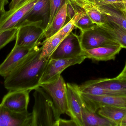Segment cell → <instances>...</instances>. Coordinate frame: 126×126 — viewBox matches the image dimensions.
Masks as SVG:
<instances>
[{"label":"cell","instance_id":"obj_25","mask_svg":"<svg viewBox=\"0 0 126 126\" xmlns=\"http://www.w3.org/2000/svg\"><path fill=\"white\" fill-rule=\"evenodd\" d=\"M85 12V11L80 8V10L76 13L75 16L70 20L66 24H64L62 29L56 34L60 35L64 38L75 29L76 23Z\"/></svg>","mask_w":126,"mask_h":126},{"label":"cell","instance_id":"obj_11","mask_svg":"<svg viewBox=\"0 0 126 126\" xmlns=\"http://www.w3.org/2000/svg\"><path fill=\"white\" fill-rule=\"evenodd\" d=\"M37 1L28 0L13 9L6 11L0 21V32L16 28L18 24Z\"/></svg>","mask_w":126,"mask_h":126},{"label":"cell","instance_id":"obj_23","mask_svg":"<svg viewBox=\"0 0 126 126\" xmlns=\"http://www.w3.org/2000/svg\"><path fill=\"white\" fill-rule=\"evenodd\" d=\"M79 90L81 93L94 95H123L118 93L111 91L98 86L93 80L88 81L78 86Z\"/></svg>","mask_w":126,"mask_h":126},{"label":"cell","instance_id":"obj_2","mask_svg":"<svg viewBox=\"0 0 126 126\" xmlns=\"http://www.w3.org/2000/svg\"><path fill=\"white\" fill-rule=\"evenodd\" d=\"M32 126H56L61 115L45 90L39 86L33 93Z\"/></svg>","mask_w":126,"mask_h":126},{"label":"cell","instance_id":"obj_27","mask_svg":"<svg viewBox=\"0 0 126 126\" xmlns=\"http://www.w3.org/2000/svg\"><path fill=\"white\" fill-rule=\"evenodd\" d=\"M67 1V0H49L50 4L49 21L45 31L48 28L58 11Z\"/></svg>","mask_w":126,"mask_h":126},{"label":"cell","instance_id":"obj_35","mask_svg":"<svg viewBox=\"0 0 126 126\" xmlns=\"http://www.w3.org/2000/svg\"><path fill=\"white\" fill-rule=\"evenodd\" d=\"M120 126H126V115L122 121Z\"/></svg>","mask_w":126,"mask_h":126},{"label":"cell","instance_id":"obj_24","mask_svg":"<svg viewBox=\"0 0 126 126\" xmlns=\"http://www.w3.org/2000/svg\"><path fill=\"white\" fill-rule=\"evenodd\" d=\"M64 38L60 35L55 34L42 43L41 58L50 59L51 55L59 46Z\"/></svg>","mask_w":126,"mask_h":126},{"label":"cell","instance_id":"obj_19","mask_svg":"<svg viewBox=\"0 0 126 126\" xmlns=\"http://www.w3.org/2000/svg\"><path fill=\"white\" fill-rule=\"evenodd\" d=\"M93 80L95 84L102 88L122 95H126V79L115 77Z\"/></svg>","mask_w":126,"mask_h":126},{"label":"cell","instance_id":"obj_10","mask_svg":"<svg viewBox=\"0 0 126 126\" xmlns=\"http://www.w3.org/2000/svg\"><path fill=\"white\" fill-rule=\"evenodd\" d=\"M49 0H38L36 3L18 24L16 28L17 29L27 24L42 21L43 28L45 30L49 21Z\"/></svg>","mask_w":126,"mask_h":126},{"label":"cell","instance_id":"obj_8","mask_svg":"<svg viewBox=\"0 0 126 126\" xmlns=\"http://www.w3.org/2000/svg\"><path fill=\"white\" fill-rule=\"evenodd\" d=\"M66 89V114L75 121L77 126H83L81 114L83 102L81 97L78 85L67 83Z\"/></svg>","mask_w":126,"mask_h":126},{"label":"cell","instance_id":"obj_5","mask_svg":"<svg viewBox=\"0 0 126 126\" xmlns=\"http://www.w3.org/2000/svg\"><path fill=\"white\" fill-rule=\"evenodd\" d=\"M51 98L61 115L66 114L67 111L66 83L61 75L48 83L40 85Z\"/></svg>","mask_w":126,"mask_h":126},{"label":"cell","instance_id":"obj_38","mask_svg":"<svg viewBox=\"0 0 126 126\" xmlns=\"http://www.w3.org/2000/svg\"><path fill=\"white\" fill-rule=\"evenodd\" d=\"M68 0V1H70V0Z\"/></svg>","mask_w":126,"mask_h":126},{"label":"cell","instance_id":"obj_21","mask_svg":"<svg viewBox=\"0 0 126 126\" xmlns=\"http://www.w3.org/2000/svg\"><path fill=\"white\" fill-rule=\"evenodd\" d=\"M106 31L122 48L126 49V30L117 24L106 20L99 26Z\"/></svg>","mask_w":126,"mask_h":126},{"label":"cell","instance_id":"obj_1","mask_svg":"<svg viewBox=\"0 0 126 126\" xmlns=\"http://www.w3.org/2000/svg\"><path fill=\"white\" fill-rule=\"evenodd\" d=\"M38 46L4 77V86L9 91L29 90L40 86V80L49 59L41 58L42 47Z\"/></svg>","mask_w":126,"mask_h":126},{"label":"cell","instance_id":"obj_36","mask_svg":"<svg viewBox=\"0 0 126 126\" xmlns=\"http://www.w3.org/2000/svg\"><path fill=\"white\" fill-rule=\"evenodd\" d=\"M123 0L124 4V12L126 13V0Z\"/></svg>","mask_w":126,"mask_h":126},{"label":"cell","instance_id":"obj_20","mask_svg":"<svg viewBox=\"0 0 126 126\" xmlns=\"http://www.w3.org/2000/svg\"><path fill=\"white\" fill-rule=\"evenodd\" d=\"M81 114L83 126H115L113 123L98 115L96 112L90 111L84 103Z\"/></svg>","mask_w":126,"mask_h":126},{"label":"cell","instance_id":"obj_30","mask_svg":"<svg viewBox=\"0 0 126 126\" xmlns=\"http://www.w3.org/2000/svg\"><path fill=\"white\" fill-rule=\"evenodd\" d=\"M80 7L69 1L67 2V15L69 20L72 19L77 12L80 10Z\"/></svg>","mask_w":126,"mask_h":126},{"label":"cell","instance_id":"obj_7","mask_svg":"<svg viewBox=\"0 0 126 126\" xmlns=\"http://www.w3.org/2000/svg\"><path fill=\"white\" fill-rule=\"evenodd\" d=\"M85 106L90 111L96 112L102 107L111 106L126 108V95H94L80 92Z\"/></svg>","mask_w":126,"mask_h":126},{"label":"cell","instance_id":"obj_37","mask_svg":"<svg viewBox=\"0 0 126 126\" xmlns=\"http://www.w3.org/2000/svg\"><path fill=\"white\" fill-rule=\"evenodd\" d=\"M27 0H21V2L19 4H18L17 6H19V5H21V4H23V3H25V2H26V1Z\"/></svg>","mask_w":126,"mask_h":126},{"label":"cell","instance_id":"obj_17","mask_svg":"<svg viewBox=\"0 0 126 126\" xmlns=\"http://www.w3.org/2000/svg\"><path fill=\"white\" fill-rule=\"evenodd\" d=\"M99 115L109 120L115 126H120L126 115V108L111 106H104L97 111Z\"/></svg>","mask_w":126,"mask_h":126},{"label":"cell","instance_id":"obj_9","mask_svg":"<svg viewBox=\"0 0 126 126\" xmlns=\"http://www.w3.org/2000/svg\"><path fill=\"white\" fill-rule=\"evenodd\" d=\"M83 50L79 36L72 32L61 42L50 59L74 57L81 55Z\"/></svg>","mask_w":126,"mask_h":126},{"label":"cell","instance_id":"obj_26","mask_svg":"<svg viewBox=\"0 0 126 126\" xmlns=\"http://www.w3.org/2000/svg\"><path fill=\"white\" fill-rule=\"evenodd\" d=\"M17 31L15 28L0 32V50L15 39Z\"/></svg>","mask_w":126,"mask_h":126},{"label":"cell","instance_id":"obj_34","mask_svg":"<svg viewBox=\"0 0 126 126\" xmlns=\"http://www.w3.org/2000/svg\"><path fill=\"white\" fill-rule=\"evenodd\" d=\"M116 78L119 79H126V61L123 71Z\"/></svg>","mask_w":126,"mask_h":126},{"label":"cell","instance_id":"obj_4","mask_svg":"<svg viewBox=\"0 0 126 126\" xmlns=\"http://www.w3.org/2000/svg\"><path fill=\"white\" fill-rule=\"evenodd\" d=\"M79 37L83 50L118 44L106 31L96 24L81 31Z\"/></svg>","mask_w":126,"mask_h":126},{"label":"cell","instance_id":"obj_15","mask_svg":"<svg viewBox=\"0 0 126 126\" xmlns=\"http://www.w3.org/2000/svg\"><path fill=\"white\" fill-rule=\"evenodd\" d=\"M122 49L118 44L108 45L83 50L81 55H83L86 58L96 61H107L114 60Z\"/></svg>","mask_w":126,"mask_h":126},{"label":"cell","instance_id":"obj_28","mask_svg":"<svg viewBox=\"0 0 126 126\" xmlns=\"http://www.w3.org/2000/svg\"><path fill=\"white\" fill-rule=\"evenodd\" d=\"M98 6H107L118 10L124 11L123 0H91Z\"/></svg>","mask_w":126,"mask_h":126},{"label":"cell","instance_id":"obj_16","mask_svg":"<svg viewBox=\"0 0 126 126\" xmlns=\"http://www.w3.org/2000/svg\"><path fill=\"white\" fill-rule=\"evenodd\" d=\"M69 1L83 10L94 24L101 26L106 22L105 16L90 0H70Z\"/></svg>","mask_w":126,"mask_h":126},{"label":"cell","instance_id":"obj_3","mask_svg":"<svg viewBox=\"0 0 126 126\" xmlns=\"http://www.w3.org/2000/svg\"><path fill=\"white\" fill-rule=\"evenodd\" d=\"M44 34L42 21L25 24L17 28L15 45L32 48L41 46Z\"/></svg>","mask_w":126,"mask_h":126},{"label":"cell","instance_id":"obj_32","mask_svg":"<svg viewBox=\"0 0 126 126\" xmlns=\"http://www.w3.org/2000/svg\"><path fill=\"white\" fill-rule=\"evenodd\" d=\"M8 3V0H0V21L6 13L5 6Z\"/></svg>","mask_w":126,"mask_h":126},{"label":"cell","instance_id":"obj_13","mask_svg":"<svg viewBox=\"0 0 126 126\" xmlns=\"http://www.w3.org/2000/svg\"><path fill=\"white\" fill-rule=\"evenodd\" d=\"M32 113L13 111L0 104V126H32Z\"/></svg>","mask_w":126,"mask_h":126},{"label":"cell","instance_id":"obj_29","mask_svg":"<svg viewBox=\"0 0 126 126\" xmlns=\"http://www.w3.org/2000/svg\"><path fill=\"white\" fill-rule=\"evenodd\" d=\"M94 24H95L93 23L89 16L85 12L76 23L75 29H79L81 31L90 28Z\"/></svg>","mask_w":126,"mask_h":126},{"label":"cell","instance_id":"obj_22","mask_svg":"<svg viewBox=\"0 0 126 126\" xmlns=\"http://www.w3.org/2000/svg\"><path fill=\"white\" fill-rule=\"evenodd\" d=\"M67 2L63 5L58 11L48 28L45 30V40L48 39L56 34L65 24H64L67 17Z\"/></svg>","mask_w":126,"mask_h":126},{"label":"cell","instance_id":"obj_18","mask_svg":"<svg viewBox=\"0 0 126 126\" xmlns=\"http://www.w3.org/2000/svg\"><path fill=\"white\" fill-rule=\"evenodd\" d=\"M90 0L96 8L103 14L106 20L114 23L126 30V13L124 11L118 10L107 6H98Z\"/></svg>","mask_w":126,"mask_h":126},{"label":"cell","instance_id":"obj_33","mask_svg":"<svg viewBox=\"0 0 126 126\" xmlns=\"http://www.w3.org/2000/svg\"><path fill=\"white\" fill-rule=\"evenodd\" d=\"M21 0H12L9 5L10 10L15 9L20 3Z\"/></svg>","mask_w":126,"mask_h":126},{"label":"cell","instance_id":"obj_6","mask_svg":"<svg viewBox=\"0 0 126 126\" xmlns=\"http://www.w3.org/2000/svg\"><path fill=\"white\" fill-rule=\"evenodd\" d=\"M86 58L83 55L68 58L49 59L40 80V84L57 79L64 70L69 67L80 64Z\"/></svg>","mask_w":126,"mask_h":126},{"label":"cell","instance_id":"obj_14","mask_svg":"<svg viewBox=\"0 0 126 126\" xmlns=\"http://www.w3.org/2000/svg\"><path fill=\"white\" fill-rule=\"evenodd\" d=\"M34 47L32 48L15 45L5 60L0 64V76L4 78L7 76Z\"/></svg>","mask_w":126,"mask_h":126},{"label":"cell","instance_id":"obj_31","mask_svg":"<svg viewBox=\"0 0 126 126\" xmlns=\"http://www.w3.org/2000/svg\"><path fill=\"white\" fill-rule=\"evenodd\" d=\"M56 126H77L75 121L71 119L66 120L60 118L56 124Z\"/></svg>","mask_w":126,"mask_h":126},{"label":"cell","instance_id":"obj_12","mask_svg":"<svg viewBox=\"0 0 126 126\" xmlns=\"http://www.w3.org/2000/svg\"><path fill=\"white\" fill-rule=\"evenodd\" d=\"M30 92L29 90L9 91L4 96L1 104L13 111L17 112L27 111Z\"/></svg>","mask_w":126,"mask_h":126}]
</instances>
